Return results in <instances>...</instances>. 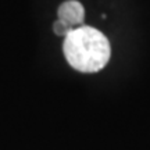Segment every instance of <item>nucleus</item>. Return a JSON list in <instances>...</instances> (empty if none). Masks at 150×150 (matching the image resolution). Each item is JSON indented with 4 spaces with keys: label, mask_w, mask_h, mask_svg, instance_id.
Wrapping results in <instances>:
<instances>
[{
    "label": "nucleus",
    "mask_w": 150,
    "mask_h": 150,
    "mask_svg": "<svg viewBox=\"0 0 150 150\" xmlns=\"http://www.w3.org/2000/svg\"><path fill=\"white\" fill-rule=\"evenodd\" d=\"M63 52L72 68L81 72H97L107 65L111 47L99 29L79 27L65 36Z\"/></svg>",
    "instance_id": "f257e3e1"
},
{
    "label": "nucleus",
    "mask_w": 150,
    "mask_h": 150,
    "mask_svg": "<svg viewBox=\"0 0 150 150\" xmlns=\"http://www.w3.org/2000/svg\"><path fill=\"white\" fill-rule=\"evenodd\" d=\"M57 16L60 20L71 24L72 27L75 25H81L85 18V8L76 0H68L64 1L63 4H60L59 10H57Z\"/></svg>",
    "instance_id": "f03ea898"
},
{
    "label": "nucleus",
    "mask_w": 150,
    "mask_h": 150,
    "mask_svg": "<svg viewBox=\"0 0 150 150\" xmlns=\"http://www.w3.org/2000/svg\"><path fill=\"white\" fill-rule=\"evenodd\" d=\"M72 29H74V27H72L71 24L63 21V20H60V18L53 24V31L57 36H67Z\"/></svg>",
    "instance_id": "7ed1b4c3"
}]
</instances>
